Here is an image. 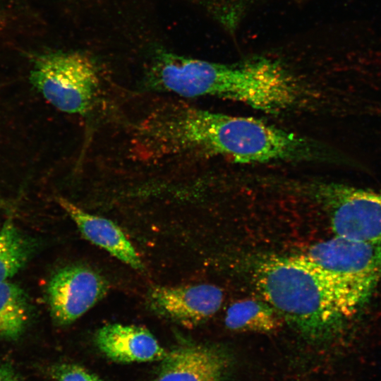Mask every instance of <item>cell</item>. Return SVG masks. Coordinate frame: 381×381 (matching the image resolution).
<instances>
[{
	"label": "cell",
	"mask_w": 381,
	"mask_h": 381,
	"mask_svg": "<svg viewBox=\"0 0 381 381\" xmlns=\"http://www.w3.org/2000/svg\"><path fill=\"white\" fill-rule=\"evenodd\" d=\"M135 140L154 158L196 155L250 164L316 155V147L304 138L260 120L181 104L153 110L138 126Z\"/></svg>",
	"instance_id": "obj_1"
},
{
	"label": "cell",
	"mask_w": 381,
	"mask_h": 381,
	"mask_svg": "<svg viewBox=\"0 0 381 381\" xmlns=\"http://www.w3.org/2000/svg\"><path fill=\"white\" fill-rule=\"evenodd\" d=\"M147 90L186 97L212 96L277 112L298 101L300 86L282 64L267 59L224 64L159 49L144 78Z\"/></svg>",
	"instance_id": "obj_2"
},
{
	"label": "cell",
	"mask_w": 381,
	"mask_h": 381,
	"mask_svg": "<svg viewBox=\"0 0 381 381\" xmlns=\"http://www.w3.org/2000/svg\"><path fill=\"white\" fill-rule=\"evenodd\" d=\"M265 301L311 339H325L363 303L321 266L305 255L270 258L255 273Z\"/></svg>",
	"instance_id": "obj_3"
},
{
	"label": "cell",
	"mask_w": 381,
	"mask_h": 381,
	"mask_svg": "<svg viewBox=\"0 0 381 381\" xmlns=\"http://www.w3.org/2000/svg\"><path fill=\"white\" fill-rule=\"evenodd\" d=\"M29 78L47 102L68 114L87 115L101 93L95 63L77 52L52 51L36 55Z\"/></svg>",
	"instance_id": "obj_4"
},
{
	"label": "cell",
	"mask_w": 381,
	"mask_h": 381,
	"mask_svg": "<svg viewBox=\"0 0 381 381\" xmlns=\"http://www.w3.org/2000/svg\"><path fill=\"white\" fill-rule=\"evenodd\" d=\"M306 255L334 275L363 303L381 280V244L336 236L314 244Z\"/></svg>",
	"instance_id": "obj_5"
},
{
	"label": "cell",
	"mask_w": 381,
	"mask_h": 381,
	"mask_svg": "<svg viewBox=\"0 0 381 381\" xmlns=\"http://www.w3.org/2000/svg\"><path fill=\"white\" fill-rule=\"evenodd\" d=\"M318 194L336 236L381 244V190L331 183Z\"/></svg>",
	"instance_id": "obj_6"
},
{
	"label": "cell",
	"mask_w": 381,
	"mask_h": 381,
	"mask_svg": "<svg viewBox=\"0 0 381 381\" xmlns=\"http://www.w3.org/2000/svg\"><path fill=\"white\" fill-rule=\"evenodd\" d=\"M108 289L105 278L90 266L74 264L60 268L47 287L53 321L59 326L74 322L102 299Z\"/></svg>",
	"instance_id": "obj_7"
},
{
	"label": "cell",
	"mask_w": 381,
	"mask_h": 381,
	"mask_svg": "<svg viewBox=\"0 0 381 381\" xmlns=\"http://www.w3.org/2000/svg\"><path fill=\"white\" fill-rule=\"evenodd\" d=\"M222 301L221 289L210 284L155 286L147 295V305L153 312L188 327L209 319L218 311Z\"/></svg>",
	"instance_id": "obj_8"
},
{
	"label": "cell",
	"mask_w": 381,
	"mask_h": 381,
	"mask_svg": "<svg viewBox=\"0 0 381 381\" xmlns=\"http://www.w3.org/2000/svg\"><path fill=\"white\" fill-rule=\"evenodd\" d=\"M154 381H222L229 358L212 346L188 344L167 351Z\"/></svg>",
	"instance_id": "obj_9"
},
{
	"label": "cell",
	"mask_w": 381,
	"mask_h": 381,
	"mask_svg": "<svg viewBox=\"0 0 381 381\" xmlns=\"http://www.w3.org/2000/svg\"><path fill=\"white\" fill-rule=\"evenodd\" d=\"M95 342L105 356L120 363L161 361L167 352L147 329L132 325L102 326Z\"/></svg>",
	"instance_id": "obj_10"
},
{
	"label": "cell",
	"mask_w": 381,
	"mask_h": 381,
	"mask_svg": "<svg viewBox=\"0 0 381 381\" xmlns=\"http://www.w3.org/2000/svg\"><path fill=\"white\" fill-rule=\"evenodd\" d=\"M57 202L85 239L131 267L143 270L144 265L134 246L114 222L90 214L64 198H57Z\"/></svg>",
	"instance_id": "obj_11"
},
{
	"label": "cell",
	"mask_w": 381,
	"mask_h": 381,
	"mask_svg": "<svg viewBox=\"0 0 381 381\" xmlns=\"http://www.w3.org/2000/svg\"><path fill=\"white\" fill-rule=\"evenodd\" d=\"M37 241L23 232L11 219L0 229V283L8 281L34 256Z\"/></svg>",
	"instance_id": "obj_12"
},
{
	"label": "cell",
	"mask_w": 381,
	"mask_h": 381,
	"mask_svg": "<svg viewBox=\"0 0 381 381\" xmlns=\"http://www.w3.org/2000/svg\"><path fill=\"white\" fill-rule=\"evenodd\" d=\"M224 322L234 331L270 332L281 325L282 317L266 301L248 299L231 305Z\"/></svg>",
	"instance_id": "obj_13"
},
{
	"label": "cell",
	"mask_w": 381,
	"mask_h": 381,
	"mask_svg": "<svg viewBox=\"0 0 381 381\" xmlns=\"http://www.w3.org/2000/svg\"><path fill=\"white\" fill-rule=\"evenodd\" d=\"M18 285L0 283V339L16 340L25 332L30 317V306Z\"/></svg>",
	"instance_id": "obj_14"
},
{
	"label": "cell",
	"mask_w": 381,
	"mask_h": 381,
	"mask_svg": "<svg viewBox=\"0 0 381 381\" xmlns=\"http://www.w3.org/2000/svg\"><path fill=\"white\" fill-rule=\"evenodd\" d=\"M51 374L56 381H104L81 366L71 363L55 365Z\"/></svg>",
	"instance_id": "obj_15"
},
{
	"label": "cell",
	"mask_w": 381,
	"mask_h": 381,
	"mask_svg": "<svg viewBox=\"0 0 381 381\" xmlns=\"http://www.w3.org/2000/svg\"><path fill=\"white\" fill-rule=\"evenodd\" d=\"M0 381H25L11 367L0 365Z\"/></svg>",
	"instance_id": "obj_16"
},
{
	"label": "cell",
	"mask_w": 381,
	"mask_h": 381,
	"mask_svg": "<svg viewBox=\"0 0 381 381\" xmlns=\"http://www.w3.org/2000/svg\"><path fill=\"white\" fill-rule=\"evenodd\" d=\"M8 25V19L6 13L0 11V34L6 30Z\"/></svg>",
	"instance_id": "obj_17"
},
{
	"label": "cell",
	"mask_w": 381,
	"mask_h": 381,
	"mask_svg": "<svg viewBox=\"0 0 381 381\" xmlns=\"http://www.w3.org/2000/svg\"><path fill=\"white\" fill-rule=\"evenodd\" d=\"M8 203L0 198V210H8Z\"/></svg>",
	"instance_id": "obj_18"
}]
</instances>
